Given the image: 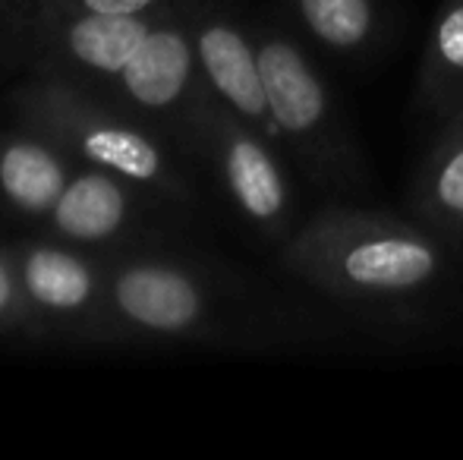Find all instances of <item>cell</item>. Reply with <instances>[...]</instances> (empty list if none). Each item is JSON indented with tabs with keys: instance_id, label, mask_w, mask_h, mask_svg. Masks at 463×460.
I'll return each mask as SVG.
<instances>
[{
	"instance_id": "3957f363",
	"label": "cell",
	"mask_w": 463,
	"mask_h": 460,
	"mask_svg": "<svg viewBox=\"0 0 463 460\" xmlns=\"http://www.w3.org/2000/svg\"><path fill=\"white\" fill-rule=\"evenodd\" d=\"M32 129L54 139L70 158L86 161L127 180L133 190L152 192L167 202L186 205L193 199L177 161L152 133L101 108L63 76L42 73L16 99Z\"/></svg>"
},
{
	"instance_id": "8fae6325",
	"label": "cell",
	"mask_w": 463,
	"mask_h": 460,
	"mask_svg": "<svg viewBox=\"0 0 463 460\" xmlns=\"http://www.w3.org/2000/svg\"><path fill=\"white\" fill-rule=\"evenodd\" d=\"M70 180V155L44 133L35 129V136L0 139V202L13 211L32 218L51 215Z\"/></svg>"
},
{
	"instance_id": "7a4b0ae2",
	"label": "cell",
	"mask_w": 463,
	"mask_h": 460,
	"mask_svg": "<svg viewBox=\"0 0 463 460\" xmlns=\"http://www.w3.org/2000/svg\"><path fill=\"white\" fill-rule=\"evenodd\" d=\"M259 70L275 142L322 192L360 196L369 190L360 142L306 51L280 29H256Z\"/></svg>"
},
{
	"instance_id": "5bb4252c",
	"label": "cell",
	"mask_w": 463,
	"mask_h": 460,
	"mask_svg": "<svg viewBox=\"0 0 463 460\" xmlns=\"http://www.w3.org/2000/svg\"><path fill=\"white\" fill-rule=\"evenodd\" d=\"M306 35L325 51L344 57L369 54L382 38V13L375 0H280Z\"/></svg>"
},
{
	"instance_id": "2e32d148",
	"label": "cell",
	"mask_w": 463,
	"mask_h": 460,
	"mask_svg": "<svg viewBox=\"0 0 463 460\" xmlns=\"http://www.w3.org/2000/svg\"><path fill=\"white\" fill-rule=\"evenodd\" d=\"M67 4L86 6L95 13H120V16H152L171 6L167 0H67Z\"/></svg>"
},
{
	"instance_id": "9a60e30c",
	"label": "cell",
	"mask_w": 463,
	"mask_h": 460,
	"mask_svg": "<svg viewBox=\"0 0 463 460\" xmlns=\"http://www.w3.org/2000/svg\"><path fill=\"white\" fill-rule=\"evenodd\" d=\"M29 300L19 284V271L13 258L0 256V325H16L29 315Z\"/></svg>"
},
{
	"instance_id": "7c38bea8",
	"label": "cell",
	"mask_w": 463,
	"mask_h": 460,
	"mask_svg": "<svg viewBox=\"0 0 463 460\" xmlns=\"http://www.w3.org/2000/svg\"><path fill=\"white\" fill-rule=\"evenodd\" d=\"M129 183L101 167L73 174L67 190L51 209V224L63 239L101 243L117 237L129 221Z\"/></svg>"
},
{
	"instance_id": "e0dca14e",
	"label": "cell",
	"mask_w": 463,
	"mask_h": 460,
	"mask_svg": "<svg viewBox=\"0 0 463 460\" xmlns=\"http://www.w3.org/2000/svg\"><path fill=\"white\" fill-rule=\"evenodd\" d=\"M10 6H13V0H0V19L10 16Z\"/></svg>"
},
{
	"instance_id": "9c48e42d",
	"label": "cell",
	"mask_w": 463,
	"mask_h": 460,
	"mask_svg": "<svg viewBox=\"0 0 463 460\" xmlns=\"http://www.w3.org/2000/svg\"><path fill=\"white\" fill-rule=\"evenodd\" d=\"M410 218L463 249V108L439 123L410 186Z\"/></svg>"
},
{
	"instance_id": "52a82bcc",
	"label": "cell",
	"mask_w": 463,
	"mask_h": 460,
	"mask_svg": "<svg viewBox=\"0 0 463 460\" xmlns=\"http://www.w3.org/2000/svg\"><path fill=\"white\" fill-rule=\"evenodd\" d=\"M180 6L186 13L189 32H193L195 57H199V70L208 92L233 114H240L275 139L262 70H259L256 35L246 32L214 0H180Z\"/></svg>"
},
{
	"instance_id": "30bf717a",
	"label": "cell",
	"mask_w": 463,
	"mask_h": 460,
	"mask_svg": "<svg viewBox=\"0 0 463 460\" xmlns=\"http://www.w3.org/2000/svg\"><path fill=\"white\" fill-rule=\"evenodd\" d=\"M32 309L61 319H82L101 309V277L86 258L61 246H29L13 258Z\"/></svg>"
},
{
	"instance_id": "277c9868",
	"label": "cell",
	"mask_w": 463,
	"mask_h": 460,
	"mask_svg": "<svg viewBox=\"0 0 463 460\" xmlns=\"http://www.w3.org/2000/svg\"><path fill=\"white\" fill-rule=\"evenodd\" d=\"M189 142L208 155L231 202L259 237L284 243L297 230V196L290 174L269 133L208 95Z\"/></svg>"
},
{
	"instance_id": "8992f818",
	"label": "cell",
	"mask_w": 463,
	"mask_h": 460,
	"mask_svg": "<svg viewBox=\"0 0 463 460\" xmlns=\"http://www.w3.org/2000/svg\"><path fill=\"white\" fill-rule=\"evenodd\" d=\"M120 95L142 114L171 117L184 127V136L193 139L195 117L212 92L202 80L195 42L189 32L186 13L177 0V10H161L152 32L136 48V54L114 76Z\"/></svg>"
},
{
	"instance_id": "5b68a950",
	"label": "cell",
	"mask_w": 463,
	"mask_h": 460,
	"mask_svg": "<svg viewBox=\"0 0 463 460\" xmlns=\"http://www.w3.org/2000/svg\"><path fill=\"white\" fill-rule=\"evenodd\" d=\"M155 16L95 13L67 0H13L10 19L44 73L67 76V70L114 80L152 32Z\"/></svg>"
},
{
	"instance_id": "6da1fadb",
	"label": "cell",
	"mask_w": 463,
	"mask_h": 460,
	"mask_svg": "<svg viewBox=\"0 0 463 460\" xmlns=\"http://www.w3.org/2000/svg\"><path fill=\"white\" fill-rule=\"evenodd\" d=\"M458 249L413 218L356 205L316 211L280 243V268L328 300L410 306L448 284Z\"/></svg>"
},
{
	"instance_id": "4fadbf2b",
	"label": "cell",
	"mask_w": 463,
	"mask_h": 460,
	"mask_svg": "<svg viewBox=\"0 0 463 460\" xmlns=\"http://www.w3.org/2000/svg\"><path fill=\"white\" fill-rule=\"evenodd\" d=\"M416 111L441 123L463 108V0H448L432 19L416 70Z\"/></svg>"
},
{
	"instance_id": "ba28073f",
	"label": "cell",
	"mask_w": 463,
	"mask_h": 460,
	"mask_svg": "<svg viewBox=\"0 0 463 460\" xmlns=\"http://www.w3.org/2000/svg\"><path fill=\"white\" fill-rule=\"evenodd\" d=\"M108 303L127 325L148 334H202L214 322L212 290L174 262H129L110 275Z\"/></svg>"
}]
</instances>
